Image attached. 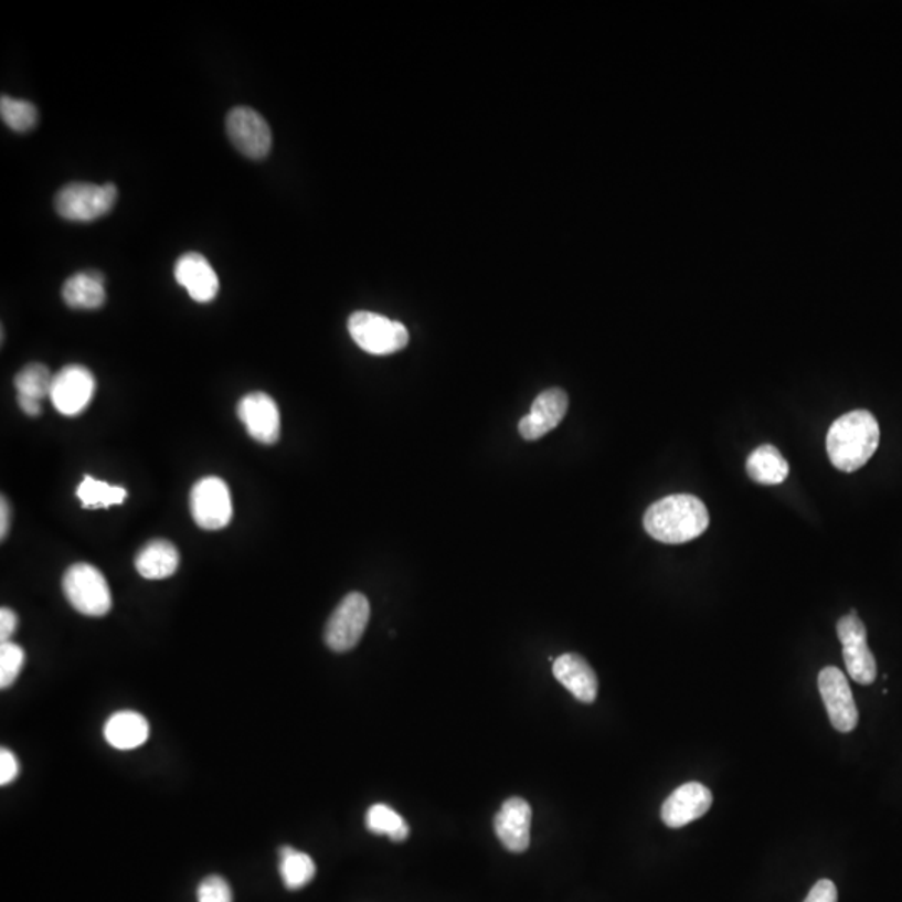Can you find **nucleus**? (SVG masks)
I'll list each match as a JSON object with an SVG mask.
<instances>
[{
    "mask_svg": "<svg viewBox=\"0 0 902 902\" xmlns=\"http://www.w3.org/2000/svg\"><path fill=\"white\" fill-rule=\"evenodd\" d=\"M711 523L700 498L689 494L669 495L647 508L644 529L657 542L680 545L705 532Z\"/></svg>",
    "mask_w": 902,
    "mask_h": 902,
    "instance_id": "1",
    "label": "nucleus"
},
{
    "mask_svg": "<svg viewBox=\"0 0 902 902\" xmlns=\"http://www.w3.org/2000/svg\"><path fill=\"white\" fill-rule=\"evenodd\" d=\"M881 439L878 420L866 410H855L837 418L827 432L826 446L830 464L837 470L852 474L864 467Z\"/></svg>",
    "mask_w": 902,
    "mask_h": 902,
    "instance_id": "2",
    "label": "nucleus"
},
{
    "mask_svg": "<svg viewBox=\"0 0 902 902\" xmlns=\"http://www.w3.org/2000/svg\"><path fill=\"white\" fill-rule=\"evenodd\" d=\"M62 591L70 604L87 617H103L113 607L106 576L89 563L70 566L62 579Z\"/></svg>",
    "mask_w": 902,
    "mask_h": 902,
    "instance_id": "3",
    "label": "nucleus"
},
{
    "mask_svg": "<svg viewBox=\"0 0 902 902\" xmlns=\"http://www.w3.org/2000/svg\"><path fill=\"white\" fill-rule=\"evenodd\" d=\"M116 200L117 188L110 182L104 185L71 182L55 194V211L64 220L91 223L106 216Z\"/></svg>",
    "mask_w": 902,
    "mask_h": 902,
    "instance_id": "4",
    "label": "nucleus"
},
{
    "mask_svg": "<svg viewBox=\"0 0 902 902\" xmlns=\"http://www.w3.org/2000/svg\"><path fill=\"white\" fill-rule=\"evenodd\" d=\"M348 331L361 350L374 357L396 353L410 341L405 325L370 311L353 312L348 319Z\"/></svg>",
    "mask_w": 902,
    "mask_h": 902,
    "instance_id": "5",
    "label": "nucleus"
},
{
    "mask_svg": "<svg viewBox=\"0 0 902 902\" xmlns=\"http://www.w3.org/2000/svg\"><path fill=\"white\" fill-rule=\"evenodd\" d=\"M370 602L360 592L348 594L340 602L325 630V641L335 652H348L360 644L368 622H370Z\"/></svg>",
    "mask_w": 902,
    "mask_h": 902,
    "instance_id": "6",
    "label": "nucleus"
},
{
    "mask_svg": "<svg viewBox=\"0 0 902 902\" xmlns=\"http://www.w3.org/2000/svg\"><path fill=\"white\" fill-rule=\"evenodd\" d=\"M837 637L841 640L851 679L861 686H871L878 677V666L868 646V630L856 611L837 622Z\"/></svg>",
    "mask_w": 902,
    "mask_h": 902,
    "instance_id": "7",
    "label": "nucleus"
},
{
    "mask_svg": "<svg viewBox=\"0 0 902 902\" xmlns=\"http://www.w3.org/2000/svg\"><path fill=\"white\" fill-rule=\"evenodd\" d=\"M191 513L203 530H221L233 519V501L226 481L204 477L191 491Z\"/></svg>",
    "mask_w": 902,
    "mask_h": 902,
    "instance_id": "8",
    "label": "nucleus"
},
{
    "mask_svg": "<svg viewBox=\"0 0 902 902\" xmlns=\"http://www.w3.org/2000/svg\"><path fill=\"white\" fill-rule=\"evenodd\" d=\"M226 132L234 148L246 158L263 159L272 151V129L265 117L251 107H234L230 110Z\"/></svg>",
    "mask_w": 902,
    "mask_h": 902,
    "instance_id": "9",
    "label": "nucleus"
},
{
    "mask_svg": "<svg viewBox=\"0 0 902 902\" xmlns=\"http://www.w3.org/2000/svg\"><path fill=\"white\" fill-rule=\"evenodd\" d=\"M819 692L836 731L848 734L858 728L859 712L851 687L837 667H826L819 673Z\"/></svg>",
    "mask_w": 902,
    "mask_h": 902,
    "instance_id": "10",
    "label": "nucleus"
},
{
    "mask_svg": "<svg viewBox=\"0 0 902 902\" xmlns=\"http://www.w3.org/2000/svg\"><path fill=\"white\" fill-rule=\"evenodd\" d=\"M94 392L96 380L93 373L81 364H70L54 374L49 399L62 415L76 416L89 406Z\"/></svg>",
    "mask_w": 902,
    "mask_h": 902,
    "instance_id": "11",
    "label": "nucleus"
},
{
    "mask_svg": "<svg viewBox=\"0 0 902 902\" xmlns=\"http://www.w3.org/2000/svg\"><path fill=\"white\" fill-rule=\"evenodd\" d=\"M237 416L246 426L251 438L263 445H275L282 433L278 405L266 393L256 392L243 396L237 403Z\"/></svg>",
    "mask_w": 902,
    "mask_h": 902,
    "instance_id": "12",
    "label": "nucleus"
},
{
    "mask_svg": "<svg viewBox=\"0 0 902 902\" xmlns=\"http://www.w3.org/2000/svg\"><path fill=\"white\" fill-rule=\"evenodd\" d=\"M530 826H532V807L522 797H510L505 800L500 813L495 816V834H497L498 841L514 855L529 849Z\"/></svg>",
    "mask_w": 902,
    "mask_h": 902,
    "instance_id": "13",
    "label": "nucleus"
},
{
    "mask_svg": "<svg viewBox=\"0 0 902 902\" xmlns=\"http://www.w3.org/2000/svg\"><path fill=\"white\" fill-rule=\"evenodd\" d=\"M712 806V793L700 783H687L677 787L666 803L660 816L664 824L672 829H680L693 820L700 819Z\"/></svg>",
    "mask_w": 902,
    "mask_h": 902,
    "instance_id": "14",
    "label": "nucleus"
},
{
    "mask_svg": "<svg viewBox=\"0 0 902 902\" xmlns=\"http://www.w3.org/2000/svg\"><path fill=\"white\" fill-rule=\"evenodd\" d=\"M566 410H569V396L563 390L550 389L540 393L535 402H533L529 415L520 420V435L527 442H535V439L542 438L562 423Z\"/></svg>",
    "mask_w": 902,
    "mask_h": 902,
    "instance_id": "15",
    "label": "nucleus"
},
{
    "mask_svg": "<svg viewBox=\"0 0 902 902\" xmlns=\"http://www.w3.org/2000/svg\"><path fill=\"white\" fill-rule=\"evenodd\" d=\"M176 282L194 301L210 303L220 293V279L211 263L200 253H185L174 268Z\"/></svg>",
    "mask_w": 902,
    "mask_h": 902,
    "instance_id": "16",
    "label": "nucleus"
},
{
    "mask_svg": "<svg viewBox=\"0 0 902 902\" xmlns=\"http://www.w3.org/2000/svg\"><path fill=\"white\" fill-rule=\"evenodd\" d=\"M555 679L584 703H592L597 699L598 679L591 664L579 654H563L553 662Z\"/></svg>",
    "mask_w": 902,
    "mask_h": 902,
    "instance_id": "17",
    "label": "nucleus"
},
{
    "mask_svg": "<svg viewBox=\"0 0 902 902\" xmlns=\"http://www.w3.org/2000/svg\"><path fill=\"white\" fill-rule=\"evenodd\" d=\"M107 744L119 751L141 747L149 737V724L145 715L135 711H120L110 715L104 725Z\"/></svg>",
    "mask_w": 902,
    "mask_h": 902,
    "instance_id": "18",
    "label": "nucleus"
},
{
    "mask_svg": "<svg viewBox=\"0 0 902 902\" xmlns=\"http://www.w3.org/2000/svg\"><path fill=\"white\" fill-rule=\"evenodd\" d=\"M179 566V552L168 540H152L136 556V570L148 580H162L174 575Z\"/></svg>",
    "mask_w": 902,
    "mask_h": 902,
    "instance_id": "19",
    "label": "nucleus"
},
{
    "mask_svg": "<svg viewBox=\"0 0 902 902\" xmlns=\"http://www.w3.org/2000/svg\"><path fill=\"white\" fill-rule=\"evenodd\" d=\"M62 298L76 309H97L106 303L104 276L96 272L77 273L62 286Z\"/></svg>",
    "mask_w": 902,
    "mask_h": 902,
    "instance_id": "20",
    "label": "nucleus"
},
{
    "mask_svg": "<svg viewBox=\"0 0 902 902\" xmlns=\"http://www.w3.org/2000/svg\"><path fill=\"white\" fill-rule=\"evenodd\" d=\"M745 470L755 484L781 485L789 475V464L776 446L762 445L747 458Z\"/></svg>",
    "mask_w": 902,
    "mask_h": 902,
    "instance_id": "21",
    "label": "nucleus"
},
{
    "mask_svg": "<svg viewBox=\"0 0 902 902\" xmlns=\"http://www.w3.org/2000/svg\"><path fill=\"white\" fill-rule=\"evenodd\" d=\"M279 874L289 891H298L312 881L316 864L305 852L285 846L279 849Z\"/></svg>",
    "mask_w": 902,
    "mask_h": 902,
    "instance_id": "22",
    "label": "nucleus"
},
{
    "mask_svg": "<svg viewBox=\"0 0 902 902\" xmlns=\"http://www.w3.org/2000/svg\"><path fill=\"white\" fill-rule=\"evenodd\" d=\"M367 827L378 836H389L393 842H403L410 836L408 824L392 807L374 804L367 814Z\"/></svg>",
    "mask_w": 902,
    "mask_h": 902,
    "instance_id": "23",
    "label": "nucleus"
},
{
    "mask_svg": "<svg viewBox=\"0 0 902 902\" xmlns=\"http://www.w3.org/2000/svg\"><path fill=\"white\" fill-rule=\"evenodd\" d=\"M77 497L83 501L84 508H107L113 505H123L127 491L126 488L113 487L106 481L96 480L87 475L83 484L77 487Z\"/></svg>",
    "mask_w": 902,
    "mask_h": 902,
    "instance_id": "24",
    "label": "nucleus"
},
{
    "mask_svg": "<svg viewBox=\"0 0 902 902\" xmlns=\"http://www.w3.org/2000/svg\"><path fill=\"white\" fill-rule=\"evenodd\" d=\"M52 380H54V376H52L51 371H49L45 364H28V367L22 368L18 376H15L18 395L29 396V399L39 400V402H41L42 399L51 395Z\"/></svg>",
    "mask_w": 902,
    "mask_h": 902,
    "instance_id": "25",
    "label": "nucleus"
},
{
    "mask_svg": "<svg viewBox=\"0 0 902 902\" xmlns=\"http://www.w3.org/2000/svg\"><path fill=\"white\" fill-rule=\"evenodd\" d=\"M0 116L15 132L31 131L38 124V109L34 104L11 96H2L0 99Z\"/></svg>",
    "mask_w": 902,
    "mask_h": 902,
    "instance_id": "26",
    "label": "nucleus"
},
{
    "mask_svg": "<svg viewBox=\"0 0 902 902\" xmlns=\"http://www.w3.org/2000/svg\"><path fill=\"white\" fill-rule=\"evenodd\" d=\"M24 650L14 641H2L0 644V687L8 689L18 680L24 666Z\"/></svg>",
    "mask_w": 902,
    "mask_h": 902,
    "instance_id": "27",
    "label": "nucleus"
},
{
    "mask_svg": "<svg viewBox=\"0 0 902 902\" xmlns=\"http://www.w3.org/2000/svg\"><path fill=\"white\" fill-rule=\"evenodd\" d=\"M198 902H233V891L226 879L210 876L198 888Z\"/></svg>",
    "mask_w": 902,
    "mask_h": 902,
    "instance_id": "28",
    "label": "nucleus"
},
{
    "mask_svg": "<svg viewBox=\"0 0 902 902\" xmlns=\"http://www.w3.org/2000/svg\"><path fill=\"white\" fill-rule=\"evenodd\" d=\"M19 776L18 757L9 749H0V784L8 786Z\"/></svg>",
    "mask_w": 902,
    "mask_h": 902,
    "instance_id": "29",
    "label": "nucleus"
},
{
    "mask_svg": "<svg viewBox=\"0 0 902 902\" xmlns=\"http://www.w3.org/2000/svg\"><path fill=\"white\" fill-rule=\"evenodd\" d=\"M804 902H837V888L829 879H820L810 889Z\"/></svg>",
    "mask_w": 902,
    "mask_h": 902,
    "instance_id": "30",
    "label": "nucleus"
},
{
    "mask_svg": "<svg viewBox=\"0 0 902 902\" xmlns=\"http://www.w3.org/2000/svg\"><path fill=\"white\" fill-rule=\"evenodd\" d=\"M19 618L11 608L0 611V640L9 641L18 628Z\"/></svg>",
    "mask_w": 902,
    "mask_h": 902,
    "instance_id": "31",
    "label": "nucleus"
},
{
    "mask_svg": "<svg viewBox=\"0 0 902 902\" xmlns=\"http://www.w3.org/2000/svg\"><path fill=\"white\" fill-rule=\"evenodd\" d=\"M19 406H21L22 412L29 416H39L41 415V402L39 400L29 399V396H21L18 395Z\"/></svg>",
    "mask_w": 902,
    "mask_h": 902,
    "instance_id": "32",
    "label": "nucleus"
},
{
    "mask_svg": "<svg viewBox=\"0 0 902 902\" xmlns=\"http://www.w3.org/2000/svg\"><path fill=\"white\" fill-rule=\"evenodd\" d=\"M9 522H11V511H9L8 500L2 497V503H0V539L2 540L8 535Z\"/></svg>",
    "mask_w": 902,
    "mask_h": 902,
    "instance_id": "33",
    "label": "nucleus"
}]
</instances>
